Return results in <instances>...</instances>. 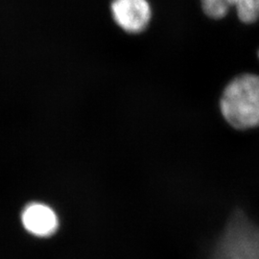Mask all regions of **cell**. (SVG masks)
<instances>
[{
    "label": "cell",
    "instance_id": "6da1fadb",
    "mask_svg": "<svg viewBox=\"0 0 259 259\" xmlns=\"http://www.w3.org/2000/svg\"><path fill=\"white\" fill-rule=\"evenodd\" d=\"M220 109L234 129L259 126V76L246 73L232 79L223 92Z\"/></svg>",
    "mask_w": 259,
    "mask_h": 259
},
{
    "label": "cell",
    "instance_id": "7a4b0ae2",
    "mask_svg": "<svg viewBox=\"0 0 259 259\" xmlns=\"http://www.w3.org/2000/svg\"><path fill=\"white\" fill-rule=\"evenodd\" d=\"M208 259H259V227L244 212L233 213Z\"/></svg>",
    "mask_w": 259,
    "mask_h": 259
},
{
    "label": "cell",
    "instance_id": "3957f363",
    "mask_svg": "<svg viewBox=\"0 0 259 259\" xmlns=\"http://www.w3.org/2000/svg\"><path fill=\"white\" fill-rule=\"evenodd\" d=\"M111 12L115 23L130 34L145 31L152 19L148 0H112Z\"/></svg>",
    "mask_w": 259,
    "mask_h": 259
},
{
    "label": "cell",
    "instance_id": "277c9868",
    "mask_svg": "<svg viewBox=\"0 0 259 259\" xmlns=\"http://www.w3.org/2000/svg\"><path fill=\"white\" fill-rule=\"evenodd\" d=\"M24 229L37 237H49L59 228V218L48 204L31 202L24 206L20 215Z\"/></svg>",
    "mask_w": 259,
    "mask_h": 259
},
{
    "label": "cell",
    "instance_id": "5b68a950",
    "mask_svg": "<svg viewBox=\"0 0 259 259\" xmlns=\"http://www.w3.org/2000/svg\"><path fill=\"white\" fill-rule=\"evenodd\" d=\"M204 14L210 19L225 18L232 7L245 23H252L259 19V0H201Z\"/></svg>",
    "mask_w": 259,
    "mask_h": 259
}]
</instances>
